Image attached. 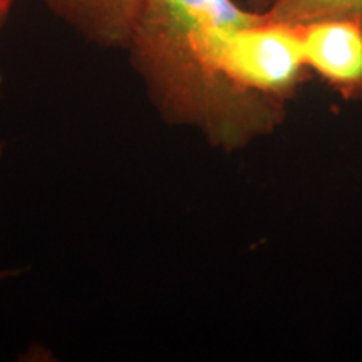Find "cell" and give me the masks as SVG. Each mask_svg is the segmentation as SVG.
<instances>
[{"label": "cell", "instance_id": "6da1fadb", "mask_svg": "<svg viewBox=\"0 0 362 362\" xmlns=\"http://www.w3.org/2000/svg\"><path fill=\"white\" fill-rule=\"evenodd\" d=\"M259 13L235 0H146L124 49L156 115L228 155L287 119V103L238 88L208 57L210 29Z\"/></svg>", "mask_w": 362, "mask_h": 362}, {"label": "cell", "instance_id": "7a4b0ae2", "mask_svg": "<svg viewBox=\"0 0 362 362\" xmlns=\"http://www.w3.org/2000/svg\"><path fill=\"white\" fill-rule=\"evenodd\" d=\"M206 51L216 69L238 88L287 104L309 76L298 25L264 13L243 24L214 27Z\"/></svg>", "mask_w": 362, "mask_h": 362}, {"label": "cell", "instance_id": "3957f363", "mask_svg": "<svg viewBox=\"0 0 362 362\" xmlns=\"http://www.w3.org/2000/svg\"><path fill=\"white\" fill-rule=\"evenodd\" d=\"M298 29L309 72L346 101H362V22L325 19Z\"/></svg>", "mask_w": 362, "mask_h": 362}, {"label": "cell", "instance_id": "277c9868", "mask_svg": "<svg viewBox=\"0 0 362 362\" xmlns=\"http://www.w3.org/2000/svg\"><path fill=\"white\" fill-rule=\"evenodd\" d=\"M86 42L124 51L146 0H39Z\"/></svg>", "mask_w": 362, "mask_h": 362}, {"label": "cell", "instance_id": "5b68a950", "mask_svg": "<svg viewBox=\"0 0 362 362\" xmlns=\"http://www.w3.org/2000/svg\"><path fill=\"white\" fill-rule=\"evenodd\" d=\"M264 16L291 25L325 19L362 22V0H275Z\"/></svg>", "mask_w": 362, "mask_h": 362}, {"label": "cell", "instance_id": "8992f818", "mask_svg": "<svg viewBox=\"0 0 362 362\" xmlns=\"http://www.w3.org/2000/svg\"><path fill=\"white\" fill-rule=\"evenodd\" d=\"M13 2H16V0H0V33H2L8 17H11ZM0 88H2V74H0Z\"/></svg>", "mask_w": 362, "mask_h": 362}, {"label": "cell", "instance_id": "52a82bcc", "mask_svg": "<svg viewBox=\"0 0 362 362\" xmlns=\"http://www.w3.org/2000/svg\"><path fill=\"white\" fill-rule=\"evenodd\" d=\"M247 4L248 8H252V11L265 13L272 6H274L275 0H247Z\"/></svg>", "mask_w": 362, "mask_h": 362}, {"label": "cell", "instance_id": "ba28073f", "mask_svg": "<svg viewBox=\"0 0 362 362\" xmlns=\"http://www.w3.org/2000/svg\"><path fill=\"white\" fill-rule=\"evenodd\" d=\"M4 155V144L0 143V156ZM21 270H12V269H0V284L6 282V280H11L13 277H19Z\"/></svg>", "mask_w": 362, "mask_h": 362}]
</instances>
